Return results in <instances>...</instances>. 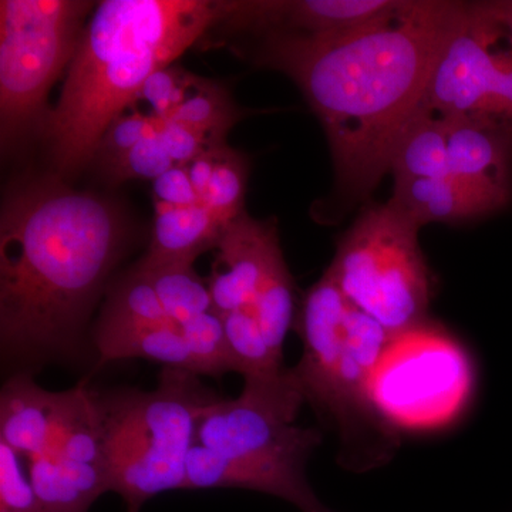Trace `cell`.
<instances>
[{
	"label": "cell",
	"instance_id": "cell-19",
	"mask_svg": "<svg viewBox=\"0 0 512 512\" xmlns=\"http://www.w3.org/2000/svg\"><path fill=\"white\" fill-rule=\"evenodd\" d=\"M390 173L394 181L446 177L448 168L446 124L439 114L421 110L394 151Z\"/></svg>",
	"mask_w": 512,
	"mask_h": 512
},
{
	"label": "cell",
	"instance_id": "cell-13",
	"mask_svg": "<svg viewBox=\"0 0 512 512\" xmlns=\"http://www.w3.org/2000/svg\"><path fill=\"white\" fill-rule=\"evenodd\" d=\"M76 387L43 389L28 373L13 376L0 393V441L26 463L42 457L59 439L72 413Z\"/></svg>",
	"mask_w": 512,
	"mask_h": 512
},
{
	"label": "cell",
	"instance_id": "cell-29",
	"mask_svg": "<svg viewBox=\"0 0 512 512\" xmlns=\"http://www.w3.org/2000/svg\"><path fill=\"white\" fill-rule=\"evenodd\" d=\"M157 127L158 120L153 114L146 116L136 109L130 113L124 111L104 131L94 158H99L101 168L106 170L136 144L154 133Z\"/></svg>",
	"mask_w": 512,
	"mask_h": 512
},
{
	"label": "cell",
	"instance_id": "cell-9",
	"mask_svg": "<svg viewBox=\"0 0 512 512\" xmlns=\"http://www.w3.org/2000/svg\"><path fill=\"white\" fill-rule=\"evenodd\" d=\"M466 350L429 322L392 336L369 384V402L389 431H431L463 412L473 393Z\"/></svg>",
	"mask_w": 512,
	"mask_h": 512
},
{
	"label": "cell",
	"instance_id": "cell-11",
	"mask_svg": "<svg viewBox=\"0 0 512 512\" xmlns=\"http://www.w3.org/2000/svg\"><path fill=\"white\" fill-rule=\"evenodd\" d=\"M42 512H89L110 491L99 394L76 387L72 413L55 446L28 463Z\"/></svg>",
	"mask_w": 512,
	"mask_h": 512
},
{
	"label": "cell",
	"instance_id": "cell-4",
	"mask_svg": "<svg viewBox=\"0 0 512 512\" xmlns=\"http://www.w3.org/2000/svg\"><path fill=\"white\" fill-rule=\"evenodd\" d=\"M305 396L291 370L284 382L244 384L237 399L205 407L187 460L185 490L244 488L275 495L301 512H333L306 478L318 430L295 424Z\"/></svg>",
	"mask_w": 512,
	"mask_h": 512
},
{
	"label": "cell",
	"instance_id": "cell-22",
	"mask_svg": "<svg viewBox=\"0 0 512 512\" xmlns=\"http://www.w3.org/2000/svg\"><path fill=\"white\" fill-rule=\"evenodd\" d=\"M245 116L222 84L197 76L187 99L168 119L195 128L218 144L225 143L228 131Z\"/></svg>",
	"mask_w": 512,
	"mask_h": 512
},
{
	"label": "cell",
	"instance_id": "cell-23",
	"mask_svg": "<svg viewBox=\"0 0 512 512\" xmlns=\"http://www.w3.org/2000/svg\"><path fill=\"white\" fill-rule=\"evenodd\" d=\"M251 309L272 352L284 359L285 339L296 318L295 288L284 254L266 272Z\"/></svg>",
	"mask_w": 512,
	"mask_h": 512
},
{
	"label": "cell",
	"instance_id": "cell-25",
	"mask_svg": "<svg viewBox=\"0 0 512 512\" xmlns=\"http://www.w3.org/2000/svg\"><path fill=\"white\" fill-rule=\"evenodd\" d=\"M214 148V174L202 202L222 224H228L245 211L249 163L227 143L214 144Z\"/></svg>",
	"mask_w": 512,
	"mask_h": 512
},
{
	"label": "cell",
	"instance_id": "cell-24",
	"mask_svg": "<svg viewBox=\"0 0 512 512\" xmlns=\"http://www.w3.org/2000/svg\"><path fill=\"white\" fill-rule=\"evenodd\" d=\"M100 320L134 325H177L165 312L153 285L136 266L111 286Z\"/></svg>",
	"mask_w": 512,
	"mask_h": 512
},
{
	"label": "cell",
	"instance_id": "cell-28",
	"mask_svg": "<svg viewBox=\"0 0 512 512\" xmlns=\"http://www.w3.org/2000/svg\"><path fill=\"white\" fill-rule=\"evenodd\" d=\"M0 512H42L28 463L0 441Z\"/></svg>",
	"mask_w": 512,
	"mask_h": 512
},
{
	"label": "cell",
	"instance_id": "cell-2",
	"mask_svg": "<svg viewBox=\"0 0 512 512\" xmlns=\"http://www.w3.org/2000/svg\"><path fill=\"white\" fill-rule=\"evenodd\" d=\"M123 242L116 205L59 175L10 188L0 217L3 353L32 360L72 348Z\"/></svg>",
	"mask_w": 512,
	"mask_h": 512
},
{
	"label": "cell",
	"instance_id": "cell-15",
	"mask_svg": "<svg viewBox=\"0 0 512 512\" xmlns=\"http://www.w3.org/2000/svg\"><path fill=\"white\" fill-rule=\"evenodd\" d=\"M400 3L402 0H264L258 33L286 30L311 37L352 35L386 19Z\"/></svg>",
	"mask_w": 512,
	"mask_h": 512
},
{
	"label": "cell",
	"instance_id": "cell-18",
	"mask_svg": "<svg viewBox=\"0 0 512 512\" xmlns=\"http://www.w3.org/2000/svg\"><path fill=\"white\" fill-rule=\"evenodd\" d=\"M154 205L153 235L143 259L154 264H194L198 255L217 247L222 229L227 224H222L204 204L171 207L154 202Z\"/></svg>",
	"mask_w": 512,
	"mask_h": 512
},
{
	"label": "cell",
	"instance_id": "cell-27",
	"mask_svg": "<svg viewBox=\"0 0 512 512\" xmlns=\"http://www.w3.org/2000/svg\"><path fill=\"white\" fill-rule=\"evenodd\" d=\"M174 165L173 158L165 150L157 127L154 133L136 144L119 160L114 161L104 173L116 183L127 180L156 181Z\"/></svg>",
	"mask_w": 512,
	"mask_h": 512
},
{
	"label": "cell",
	"instance_id": "cell-10",
	"mask_svg": "<svg viewBox=\"0 0 512 512\" xmlns=\"http://www.w3.org/2000/svg\"><path fill=\"white\" fill-rule=\"evenodd\" d=\"M503 42L483 3H470L434 69L424 107L441 117L512 124V47Z\"/></svg>",
	"mask_w": 512,
	"mask_h": 512
},
{
	"label": "cell",
	"instance_id": "cell-33",
	"mask_svg": "<svg viewBox=\"0 0 512 512\" xmlns=\"http://www.w3.org/2000/svg\"><path fill=\"white\" fill-rule=\"evenodd\" d=\"M187 167L188 175L195 191L200 195L201 200L207 194L208 187H210L212 174H214L215 167V148L214 144L208 147L207 150L202 151L200 156L195 157Z\"/></svg>",
	"mask_w": 512,
	"mask_h": 512
},
{
	"label": "cell",
	"instance_id": "cell-5",
	"mask_svg": "<svg viewBox=\"0 0 512 512\" xmlns=\"http://www.w3.org/2000/svg\"><path fill=\"white\" fill-rule=\"evenodd\" d=\"M215 399L197 375L167 367L153 392L99 394L110 491L127 512H140L158 494L185 490L188 454Z\"/></svg>",
	"mask_w": 512,
	"mask_h": 512
},
{
	"label": "cell",
	"instance_id": "cell-32",
	"mask_svg": "<svg viewBox=\"0 0 512 512\" xmlns=\"http://www.w3.org/2000/svg\"><path fill=\"white\" fill-rule=\"evenodd\" d=\"M154 202L171 207H191L204 204L188 175L185 165L175 164L171 170L153 181Z\"/></svg>",
	"mask_w": 512,
	"mask_h": 512
},
{
	"label": "cell",
	"instance_id": "cell-7",
	"mask_svg": "<svg viewBox=\"0 0 512 512\" xmlns=\"http://www.w3.org/2000/svg\"><path fill=\"white\" fill-rule=\"evenodd\" d=\"M419 231L389 202L366 205L325 271L392 336L429 322L433 288Z\"/></svg>",
	"mask_w": 512,
	"mask_h": 512
},
{
	"label": "cell",
	"instance_id": "cell-6",
	"mask_svg": "<svg viewBox=\"0 0 512 512\" xmlns=\"http://www.w3.org/2000/svg\"><path fill=\"white\" fill-rule=\"evenodd\" d=\"M303 352L291 370L305 400L350 429L369 421L386 430L369 402V384L392 335L343 295L328 275L306 292L296 318Z\"/></svg>",
	"mask_w": 512,
	"mask_h": 512
},
{
	"label": "cell",
	"instance_id": "cell-34",
	"mask_svg": "<svg viewBox=\"0 0 512 512\" xmlns=\"http://www.w3.org/2000/svg\"><path fill=\"white\" fill-rule=\"evenodd\" d=\"M481 3H483L485 13L497 25L507 45L512 47V0Z\"/></svg>",
	"mask_w": 512,
	"mask_h": 512
},
{
	"label": "cell",
	"instance_id": "cell-20",
	"mask_svg": "<svg viewBox=\"0 0 512 512\" xmlns=\"http://www.w3.org/2000/svg\"><path fill=\"white\" fill-rule=\"evenodd\" d=\"M229 352L245 383L276 384L289 375L284 359L275 355L251 308L221 316Z\"/></svg>",
	"mask_w": 512,
	"mask_h": 512
},
{
	"label": "cell",
	"instance_id": "cell-30",
	"mask_svg": "<svg viewBox=\"0 0 512 512\" xmlns=\"http://www.w3.org/2000/svg\"><path fill=\"white\" fill-rule=\"evenodd\" d=\"M195 79L197 76L187 72L183 67H165L147 80L138 94V100L150 104L156 119H168L187 99Z\"/></svg>",
	"mask_w": 512,
	"mask_h": 512
},
{
	"label": "cell",
	"instance_id": "cell-14",
	"mask_svg": "<svg viewBox=\"0 0 512 512\" xmlns=\"http://www.w3.org/2000/svg\"><path fill=\"white\" fill-rule=\"evenodd\" d=\"M441 119L446 124L450 175L487 192L505 207L510 205L512 124L467 117Z\"/></svg>",
	"mask_w": 512,
	"mask_h": 512
},
{
	"label": "cell",
	"instance_id": "cell-12",
	"mask_svg": "<svg viewBox=\"0 0 512 512\" xmlns=\"http://www.w3.org/2000/svg\"><path fill=\"white\" fill-rule=\"evenodd\" d=\"M218 254L208 286L220 316L252 308L266 272L282 255L274 220H254L247 211L229 221L218 239Z\"/></svg>",
	"mask_w": 512,
	"mask_h": 512
},
{
	"label": "cell",
	"instance_id": "cell-16",
	"mask_svg": "<svg viewBox=\"0 0 512 512\" xmlns=\"http://www.w3.org/2000/svg\"><path fill=\"white\" fill-rule=\"evenodd\" d=\"M387 202L420 228L433 222L476 220L505 208L487 192L450 174L430 180L394 181L393 195Z\"/></svg>",
	"mask_w": 512,
	"mask_h": 512
},
{
	"label": "cell",
	"instance_id": "cell-21",
	"mask_svg": "<svg viewBox=\"0 0 512 512\" xmlns=\"http://www.w3.org/2000/svg\"><path fill=\"white\" fill-rule=\"evenodd\" d=\"M136 268L153 285L161 305L178 326L188 319L214 311L208 282L187 262L154 264L140 259Z\"/></svg>",
	"mask_w": 512,
	"mask_h": 512
},
{
	"label": "cell",
	"instance_id": "cell-1",
	"mask_svg": "<svg viewBox=\"0 0 512 512\" xmlns=\"http://www.w3.org/2000/svg\"><path fill=\"white\" fill-rule=\"evenodd\" d=\"M470 3L402 0L392 15L340 37L268 30L254 63L291 77L325 130L336 190L365 201L407 128L424 110L434 69L463 28Z\"/></svg>",
	"mask_w": 512,
	"mask_h": 512
},
{
	"label": "cell",
	"instance_id": "cell-31",
	"mask_svg": "<svg viewBox=\"0 0 512 512\" xmlns=\"http://www.w3.org/2000/svg\"><path fill=\"white\" fill-rule=\"evenodd\" d=\"M158 134L174 164L188 165L212 146L211 138L178 121L158 120Z\"/></svg>",
	"mask_w": 512,
	"mask_h": 512
},
{
	"label": "cell",
	"instance_id": "cell-26",
	"mask_svg": "<svg viewBox=\"0 0 512 512\" xmlns=\"http://www.w3.org/2000/svg\"><path fill=\"white\" fill-rule=\"evenodd\" d=\"M188 348L197 360L200 375L220 377L237 373L234 359L225 335L224 322L217 312L211 311L188 319L180 325Z\"/></svg>",
	"mask_w": 512,
	"mask_h": 512
},
{
	"label": "cell",
	"instance_id": "cell-8",
	"mask_svg": "<svg viewBox=\"0 0 512 512\" xmlns=\"http://www.w3.org/2000/svg\"><path fill=\"white\" fill-rule=\"evenodd\" d=\"M93 2H0V136L3 153L46 127L49 90L72 63Z\"/></svg>",
	"mask_w": 512,
	"mask_h": 512
},
{
	"label": "cell",
	"instance_id": "cell-17",
	"mask_svg": "<svg viewBox=\"0 0 512 512\" xmlns=\"http://www.w3.org/2000/svg\"><path fill=\"white\" fill-rule=\"evenodd\" d=\"M94 345L103 362L144 359L161 363L167 369L201 376L197 360L177 325H134L99 320L94 330Z\"/></svg>",
	"mask_w": 512,
	"mask_h": 512
},
{
	"label": "cell",
	"instance_id": "cell-3",
	"mask_svg": "<svg viewBox=\"0 0 512 512\" xmlns=\"http://www.w3.org/2000/svg\"><path fill=\"white\" fill-rule=\"evenodd\" d=\"M227 13L228 2L210 0L99 3L46 121L59 174L77 173L94 160L104 131L136 103L147 80L224 22Z\"/></svg>",
	"mask_w": 512,
	"mask_h": 512
}]
</instances>
